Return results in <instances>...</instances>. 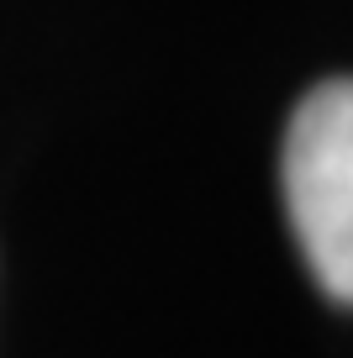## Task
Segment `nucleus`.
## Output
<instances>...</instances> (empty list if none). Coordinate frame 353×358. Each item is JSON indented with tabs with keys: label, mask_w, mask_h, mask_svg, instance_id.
I'll return each mask as SVG.
<instances>
[{
	"label": "nucleus",
	"mask_w": 353,
	"mask_h": 358,
	"mask_svg": "<svg viewBox=\"0 0 353 358\" xmlns=\"http://www.w3.org/2000/svg\"><path fill=\"white\" fill-rule=\"evenodd\" d=\"M285 206L306 268L338 306H353V79H327L285 132Z\"/></svg>",
	"instance_id": "nucleus-1"
}]
</instances>
